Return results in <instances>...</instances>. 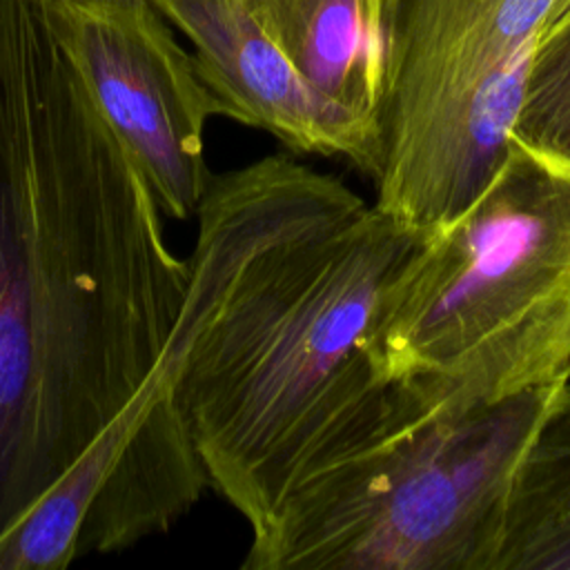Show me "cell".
Instances as JSON below:
<instances>
[{"label":"cell","instance_id":"7a4b0ae2","mask_svg":"<svg viewBox=\"0 0 570 570\" xmlns=\"http://www.w3.org/2000/svg\"><path fill=\"white\" fill-rule=\"evenodd\" d=\"M165 352L209 488L265 525L381 416L374 325L425 234L292 151L214 174Z\"/></svg>","mask_w":570,"mask_h":570},{"label":"cell","instance_id":"8fae6325","mask_svg":"<svg viewBox=\"0 0 570 570\" xmlns=\"http://www.w3.org/2000/svg\"><path fill=\"white\" fill-rule=\"evenodd\" d=\"M514 140L570 163V9L546 31L532 53Z\"/></svg>","mask_w":570,"mask_h":570},{"label":"cell","instance_id":"277c9868","mask_svg":"<svg viewBox=\"0 0 570 570\" xmlns=\"http://www.w3.org/2000/svg\"><path fill=\"white\" fill-rule=\"evenodd\" d=\"M374 354L387 383L436 401L570 379V163L512 138L490 185L387 285Z\"/></svg>","mask_w":570,"mask_h":570},{"label":"cell","instance_id":"9c48e42d","mask_svg":"<svg viewBox=\"0 0 570 570\" xmlns=\"http://www.w3.org/2000/svg\"><path fill=\"white\" fill-rule=\"evenodd\" d=\"M240 2L321 96L381 129L394 0Z\"/></svg>","mask_w":570,"mask_h":570},{"label":"cell","instance_id":"6da1fadb","mask_svg":"<svg viewBox=\"0 0 570 570\" xmlns=\"http://www.w3.org/2000/svg\"><path fill=\"white\" fill-rule=\"evenodd\" d=\"M163 216L47 0H0V541L158 372L189 289Z\"/></svg>","mask_w":570,"mask_h":570},{"label":"cell","instance_id":"30bf717a","mask_svg":"<svg viewBox=\"0 0 570 570\" xmlns=\"http://www.w3.org/2000/svg\"><path fill=\"white\" fill-rule=\"evenodd\" d=\"M494 570H570V383L517 474Z\"/></svg>","mask_w":570,"mask_h":570},{"label":"cell","instance_id":"52a82bcc","mask_svg":"<svg viewBox=\"0 0 570 570\" xmlns=\"http://www.w3.org/2000/svg\"><path fill=\"white\" fill-rule=\"evenodd\" d=\"M209 488L178 405L158 370L0 541V570H60L87 554L167 532Z\"/></svg>","mask_w":570,"mask_h":570},{"label":"cell","instance_id":"ba28073f","mask_svg":"<svg viewBox=\"0 0 570 570\" xmlns=\"http://www.w3.org/2000/svg\"><path fill=\"white\" fill-rule=\"evenodd\" d=\"M194 45L223 116L272 134L292 154L343 158L374 180L381 129L321 96L240 0H149Z\"/></svg>","mask_w":570,"mask_h":570},{"label":"cell","instance_id":"5b68a950","mask_svg":"<svg viewBox=\"0 0 570 570\" xmlns=\"http://www.w3.org/2000/svg\"><path fill=\"white\" fill-rule=\"evenodd\" d=\"M570 0H394L374 207L428 234L494 178L528 67Z\"/></svg>","mask_w":570,"mask_h":570},{"label":"cell","instance_id":"3957f363","mask_svg":"<svg viewBox=\"0 0 570 570\" xmlns=\"http://www.w3.org/2000/svg\"><path fill=\"white\" fill-rule=\"evenodd\" d=\"M570 379L483 403L392 383L376 423L252 532L243 570H494L517 474Z\"/></svg>","mask_w":570,"mask_h":570},{"label":"cell","instance_id":"8992f818","mask_svg":"<svg viewBox=\"0 0 570 570\" xmlns=\"http://www.w3.org/2000/svg\"><path fill=\"white\" fill-rule=\"evenodd\" d=\"M51 29L94 105L174 220L198 214L205 127L223 105L149 0H47Z\"/></svg>","mask_w":570,"mask_h":570}]
</instances>
